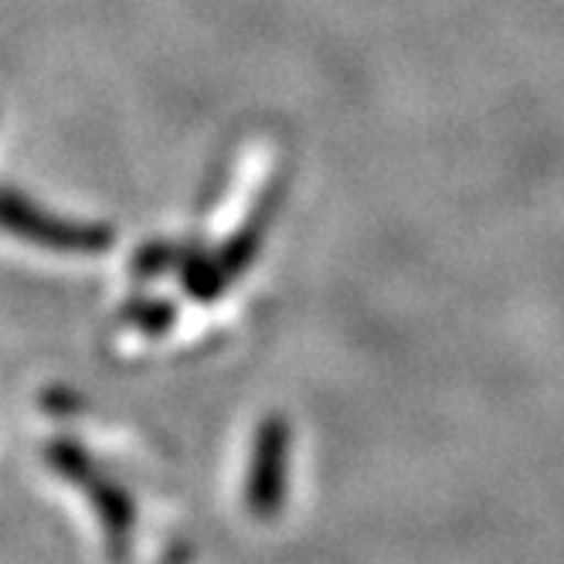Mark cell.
<instances>
[{"mask_svg": "<svg viewBox=\"0 0 564 564\" xmlns=\"http://www.w3.org/2000/svg\"><path fill=\"white\" fill-rule=\"evenodd\" d=\"M0 228L21 241H31V246H45L58 252H96L109 246V235L102 228L75 225L58 215H48L31 197L11 187H0Z\"/></svg>", "mask_w": 564, "mask_h": 564, "instance_id": "cell-1", "label": "cell"}]
</instances>
